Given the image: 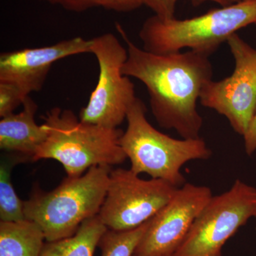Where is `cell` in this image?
Masks as SVG:
<instances>
[{
  "label": "cell",
  "mask_w": 256,
  "mask_h": 256,
  "mask_svg": "<svg viewBox=\"0 0 256 256\" xmlns=\"http://www.w3.org/2000/svg\"><path fill=\"white\" fill-rule=\"evenodd\" d=\"M244 139L246 152L248 156H252L256 150V111Z\"/></svg>",
  "instance_id": "20"
},
{
  "label": "cell",
  "mask_w": 256,
  "mask_h": 256,
  "mask_svg": "<svg viewBox=\"0 0 256 256\" xmlns=\"http://www.w3.org/2000/svg\"><path fill=\"white\" fill-rule=\"evenodd\" d=\"M256 24V0H242L186 20L154 14L143 23L139 36L143 50L169 54L185 48L208 56L240 28Z\"/></svg>",
  "instance_id": "2"
},
{
  "label": "cell",
  "mask_w": 256,
  "mask_h": 256,
  "mask_svg": "<svg viewBox=\"0 0 256 256\" xmlns=\"http://www.w3.org/2000/svg\"><path fill=\"white\" fill-rule=\"evenodd\" d=\"M92 40L76 36L50 46L3 52L0 55V82L13 84L30 96L42 90L56 62L92 53Z\"/></svg>",
  "instance_id": "11"
},
{
  "label": "cell",
  "mask_w": 256,
  "mask_h": 256,
  "mask_svg": "<svg viewBox=\"0 0 256 256\" xmlns=\"http://www.w3.org/2000/svg\"><path fill=\"white\" fill-rule=\"evenodd\" d=\"M148 223L149 220L137 228L126 232H114L108 229L98 244L101 256H134Z\"/></svg>",
  "instance_id": "16"
},
{
  "label": "cell",
  "mask_w": 256,
  "mask_h": 256,
  "mask_svg": "<svg viewBox=\"0 0 256 256\" xmlns=\"http://www.w3.org/2000/svg\"><path fill=\"white\" fill-rule=\"evenodd\" d=\"M256 217V188L237 180L228 191L212 196L172 256H222L224 244Z\"/></svg>",
  "instance_id": "6"
},
{
  "label": "cell",
  "mask_w": 256,
  "mask_h": 256,
  "mask_svg": "<svg viewBox=\"0 0 256 256\" xmlns=\"http://www.w3.org/2000/svg\"><path fill=\"white\" fill-rule=\"evenodd\" d=\"M45 242L43 230L32 220L0 222V256H40Z\"/></svg>",
  "instance_id": "13"
},
{
  "label": "cell",
  "mask_w": 256,
  "mask_h": 256,
  "mask_svg": "<svg viewBox=\"0 0 256 256\" xmlns=\"http://www.w3.org/2000/svg\"><path fill=\"white\" fill-rule=\"evenodd\" d=\"M23 110L1 118L0 148L21 156L25 160H34L48 132L44 124L38 126L35 121L38 106L30 96L23 104Z\"/></svg>",
  "instance_id": "12"
},
{
  "label": "cell",
  "mask_w": 256,
  "mask_h": 256,
  "mask_svg": "<svg viewBox=\"0 0 256 256\" xmlns=\"http://www.w3.org/2000/svg\"><path fill=\"white\" fill-rule=\"evenodd\" d=\"M48 136L34 158L54 160L68 178L84 174L92 166L122 164L127 159L120 140L124 131L82 122L73 111L55 107L43 117Z\"/></svg>",
  "instance_id": "3"
},
{
  "label": "cell",
  "mask_w": 256,
  "mask_h": 256,
  "mask_svg": "<svg viewBox=\"0 0 256 256\" xmlns=\"http://www.w3.org/2000/svg\"><path fill=\"white\" fill-rule=\"evenodd\" d=\"M18 87L10 82H0V116L5 117L12 114L18 106L23 105L26 98Z\"/></svg>",
  "instance_id": "19"
},
{
  "label": "cell",
  "mask_w": 256,
  "mask_h": 256,
  "mask_svg": "<svg viewBox=\"0 0 256 256\" xmlns=\"http://www.w3.org/2000/svg\"><path fill=\"white\" fill-rule=\"evenodd\" d=\"M235 60L230 76L207 82L200 102L228 120L236 132L244 137L256 111V50L236 34L227 41Z\"/></svg>",
  "instance_id": "9"
},
{
  "label": "cell",
  "mask_w": 256,
  "mask_h": 256,
  "mask_svg": "<svg viewBox=\"0 0 256 256\" xmlns=\"http://www.w3.org/2000/svg\"><path fill=\"white\" fill-rule=\"evenodd\" d=\"M141 4L148 6L156 16L164 18H175L178 0H139ZM194 5H200L206 1L213 2L222 6L236 4L242 0H192Z\"/></svg>",
  "instance_id": "18"
},
{
  "label": "cell",
  "mask_w": 256,
  "mask_h": 256,
  "mask_svg": "<svg viewBox=\"0 0 256 256\" xmlns=\"http://www.w3.org/2000/svg\"><path fill=\"white\" fill-rule=\"evenodd\" d=\"M62 6L67 11L82 12L92 8H100L116 12H130L142 6L139 0H40Z\"/></svg>",
  "instance_id": "17"
},
{
  "label": "cell",
  "mask_w": 256,
  "mask_h": 256,
  "mask_svg": "<svg viewBox=\"0 0 256 256\" xmlns=\"http://www.w3.org/2000/svg\"><path fill=\"white\" fill-rule=\"evenodd\" d=\"M210 188L185 183L148 223L134 256H172L210 201Z\"/></svg>",
  "instance_id": "10"
},
{
  "label": "cell",
  "mask_w": 256,
  "mask_h": 256,
  "mask_svg": "<svg viewBox=\"0 0 256 256\" xmlns=\"http://www.w3.org/2000/svg\"><path fill=\"white\" fill-rule=\"evenodd\" d=\"M132 170H111L105 200L98 214L109 230H133L151 220L171 200L176 188L164 180H144Z\"/></svg>",
  "instance_id": "8"
},
{
  "label": "cell",
  "mask_w": 256,
  "mask_h": 256,
  "mask_svg": "<svg viewBox=\"0 0 256 256\" xmlns=\"http://www.w3.org/2000/svg\"><path fill=\"white\" fill-rule=\"evenodd\" d=\"M116 30L127 46L122 74L144 84L160 127L174 130L184 139L200 138L203 118L197 102L205 84L212 80L210 56L192 50L156 54L133 43L119 24Z\"/></svg>",
  "instance_id": "1"
},
{
  "label": "cell",
  "mask_w": 256,
  "mask_h": 256,
  "mask_svg": "<svg viewBox=\"0 0 256 256\" xmlns=\"http://www.w3.org/2000/svg\"><path fill=\"white\" fill-rule=\"evenodd\" d=\"M146 111L144 102L137 98L128 111L127 128L120 140L130 170L180 188L186 183L181 172L184 165L210 159L212 151L201 138L178 140L160 132L150 124Z\"/></svg>",
  "instance_id": "5"
},
{
  "label": "cell",
  "mask_w": 256,
  "mask_h": 256,
  "mask_svg": "<svg viewBox=\"0 0 256 256\" xmlns=\"http://www.w3.org/2000/svg\"><path fill=\"white\" fill-rule=\"evenodd\" d=\"M108 228L98 216L84 222L72 236L46 242L40 256H94Z\"/></svg>",
  "instance_id": "14"
},
{
  "label": "cell",
  "mask_w": 256,
  "mask_h": 256,
  "mask_svg": "<svg viewBox=\"0 0 256 256\" xmlns=\"http://www.w3.org/2000/svg\"><path fill=\"white\" fill-rule=\"evenodd\" d=\"M14 159V158H13ZM2 161L0 166V220L1 222H18L26 220L24 214V202L22 201L11 180L12 168L18 162L24 161L18 159L12 161Z\"/></svg>",
  "instance_id": "15"
},
{
  "label": "cell",
  "mask_w": 256,
  "mask_h": 256,
  "mask_svg": "<svg viewBox=\"0 0 256 256\" xmlns=\"http://www.w3.org/2000/svg\"><path fill=\"white\" fill-rule=\"evenodd\" d=\"M92 42V54L98 64V80L79 119L87 124L118 128L137 98L134 84L122 72L128 58L127 48L112 33L94 37Z\"/></svg>",
  "instance_id": "7"
},
{
  "label": "cell",
  "mask_w": 256,
  "mask_h": 256,
  "mask_svg": "<svg viewBox=\"0 0 256 256\" xmlns=\"http://www.w3.org/2000/svg\"><path fill=\"white\" fill-rule=\"evenodd\" d=\"M111 170L106 165L92 166L82 176H67L52 191L36 190L24 201L25 218L40 226L46 242L72 236L84 222L98 215Z\"/></svg>",
  "instance_id": "4"
}]
</instances>
